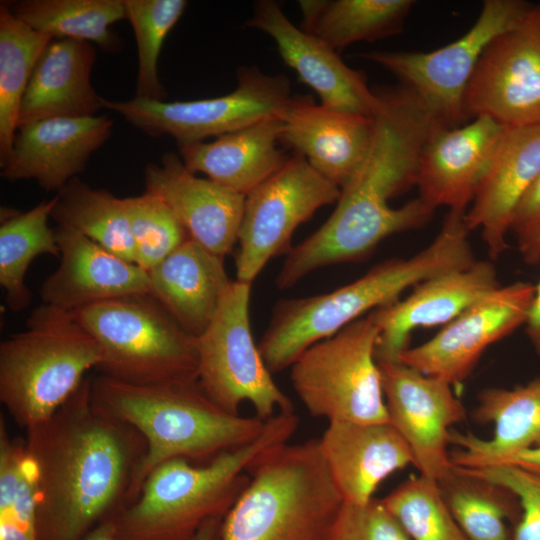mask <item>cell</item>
I'll list each match as a JSON object with an SVG mask.
<instances>
[{
    "label": "cell",
    "mask_w": 540,
    "mask_h": 540,
    "mask_svg": "<svg viewBox=\"0 0 540 540\" xmlns=\"http://www.w3.org/2000/svg\"><path fill=\"white\" fill-rule=\"evenodd\" d=\"M376 92L379 104L367 156L341 187L330 217L287 254L278 288L294 286L315 269L364 259L384 239L431 219L434 209L419 197L400 207L389 201L415 185L423 147L441 127L407 87Z\"/></svg>",
    "instance_id": "cell-1"
},
{
    "label": "cell",
    "mask_w": 540,
    "mask_h": 540,
    "mask_svg": "<svg viewBox=\"0 0 540 540\" xmlns=\"http://www.w3.org/2000/svg\"><path fill=\"white\" fill-rule=\"evenodd\" d=\"M25 431L37 469L39 540H83L126 505L146 442L95 405L91 378Z\"/></svg>",
    "instance_id": "cell-2"
},
{
    "label": "cell",
    "mask_w": 540,
    "mask_h": 540,
    "mask_svg": "<svg viewBox=\"0 0 540 540\" xmlns=\"http://www.w3.org/2000/svg\"><path fill=\"white\" fill-rule=\"evenodd\" d=\"M464 215L448 212L436 237L408 258H392L331 292L283 299L258 348L271 373L290 367L313 344L332 337L367 312L388 306L402 293L434 276L466 268L476 260Z\"/></svg>",
    "instance_id": "cell-3"
},
{
    "label": "cell",
    "mask_w": 540,
    "mask_h": 540,
    "mask_svg": "<svg viewBox=\"0 0 540 540\" xmlns=\"http://www.w3.org/2000/svg\"><path fill=\"white\" fill-rule=\"evenodd\" d=\"M97 407L136 429L146 453L132 480L126 505L138 496L145 479L173 460L207 463L257 438L266 421L231 414L214 403L198 381L131 384L99 375L91 379Z\"/></svg>",
    "instance_id": "cell-4"
},
{
    "label": "cell",
    "mask_w": 540,
    "mask_h": 540,
    "mask_svg": "<svg viewBox=\"0 0 540 540\" xmlns=\"http://www.w3.org/2000/svg\"><path fill=\"white\" fill-rule=\"evenodd\" d=\"M298 426L294 412L266 421L251 442L193 465L173 459L155 468L134 501L109 520L112 540H192L210 519L224 518L250 481V465L288 443Z\"/></svg>",
    "instance_id": "cell-5"
},
{
    "label": "cell",
    "mask_w": 540,
    "mask_h": 540,
    "mask_svg": "<svg viewBox=\"0 0 540 540\" xmlns=\"http://www.w3.org/2000/svg\"><path fill=\"white\" fill-rule=\"evenodd\" d=\"M250 481L222 522L221 540H328L344 500L318 439L281 444L247 470Z\"/></svg>",
    "instance_id": "cell-6"
},
{
    "label": "cell",
    "mask_w": 540,
    "mask_h": 540,
    "mask_svg": "<svg viewBox=\"0 0 540 540\" xmlns=\"http://www.w3.org/2000/svg\"><path fill=\"white\" fill-rule=\"evenodd\" d=\"M101 363L100 346L72 312L43 303L24 331L0 344V401L30 429L48 420Z\"/></svg>",
    "instance_id": "cell-7"
},
{
    "label": "cell",
    "mask_w": 540,
    "mask_h": 540,
    "mask_svg": "<svg viewBox=\"0 0 540 540\" xmlns=\"http://www.w3.org/2000/svg\"><path fill=\"white\" fill-rule=\"evenodd\" d=\"M102 352L101 375L139 385L198 381L196 337L149 294L72 312Z\"/></svg>",
    "instance_id": "cell-8"
},
{
    "label": "cell",
    "mask_w": 540,
    "mask_h": 540,
    "mask_svg": "<svg viewBox=\"0 0 540 540\" xmlns=\"http://www.w3.org/2000/svg\"><path fill=\"white\" fill-rule=\"evenodd\" d=\"M378 335L368 313L294 361L291 383L312 416L329 422H389L375 358Z\"/></svg>",
    "instance_id": "cell-9"
},
{
    "label": "cell",
    "mask_w": 540,
    "mask_h": 540,
    "mask_svg": "<svg viewBox=\"0 0 540 540\" xmlns=\"http://www.w3.org/2000/svg\"><path fill=\"white\" fill-rule=\"evenodd\" d=\"M535 5L523 0H485L472 27L429 52L370 51L362 57L395 75L442 128L466 121L463 98L478 61L499 35L517 27Z\"/></svg>",
    "instance_id": "cell-10"
},
{
    "label": "cell",
    "mask_w": 540,
    "mask_h": 540,
    "mask_svg": "<svg viewBox=\"0 0 540 540\" xmlns=\"http://www.w3.org/2000/svg\"><path fill=\"white\" fill-rule=\"evenodd\" d=\"M251 285L232 281L206 329L196 337L198 382L225 411L238 415L247 401L256 417L267 421L294 412L290 398L274 382L251 334Z\"/></svg>",
    "instance_id": "cell-11"
},
{
    "label": "cell",
    "mask_w": 540,
    "mask_h": 540,
    "mask_svg": "<svg viewBox=\"0 0 540 540\" xmlns=\"http://www.w3.org/2000/svg\"><path fill=\"white\" fill-rule=\"evenodd\" d=\"M290 91L285 75H268L256 67H242L237 72V87L223 96L171 102L138 97L124 101L103 98L102 104L146 134L169 135L183 145L277 117L291 99Z\"/></svg>",
    "instance_id": "cell-12"
},
{
    "label": "cell",
    "mask_w": 540,
    "mask_h": 540,
    "mask_svg": "<svg viewBox=\"0 0 540 540\" xmlns=\"http://www.w3.org/2000/svg\"><path fill=\"white\" fill-rule=\"evenodd\" d=\"M340 188L298 153L245 197L238 233L236 280L252 284L270 259L288 254L296 228L322 206L337 202Z\"/></svg>",
    "instance_id": "cell-13"
},
{
    "label": "cell",
    "mask_w": 540,
    "mask_h": 540,
    "mask_svg": "<svg viewBox=\"0 0 540 540\" xmlns=\"http://www.w3.org/2000/svg\"><path fill=\"white\" fill-rule=\"evenodd\" d=\"M463 111L466 120L485 116L505 127L540 123V5L484 50Z\"/></svg>",
    "instance_id": "cell-14"
},
{
    "label": "cell",
    "mask_w": 540,
    "mask_h": 540,
    "mask_svg": "<svg viewBox=\"0 0 540 540\" xmlns=\"http://www.w3.org/2000/svg\"><path fill=\"white\" fill-rule=\"evenodd\" d=\"M534 294L535 286L529 282L499 286L434 337L405 349L399 359L452 386L461 384L489 346L526 323Z\"/></svg>",
    "instance_id": "cell-15"
},
{
    "label": "cell",
    "mask_w": 540,
    "mask_h": 540,
    "mask_svg": "<svg viewBox=\"0 0 540 540\" xmlns=\"http://www.w3.org/2000/svg\"><path fill=\"white\" fill-rule=\"evenodd\" d=\"M389 422L408 444L419 473L439 480L451 467L452 426L466 410L452 385L401 360L377 361Z\"/></svg>",
    "instance_id": "cell-16"
},
{
    "label": "cell",
    "mask_w": 540,
    "mask_h": 540,
    "mask_svg": "<svg viewBox=\"0 0 540 540\" xmlns=\"http://www.w3.org/2000/svg\"><path fill=\"white\" fill-rule=\"evenodd\" d=\"M247 25L270 36L283 61L312 88L323 106L374 117L379 104L363 72L344 63L337 51L295 26L273 0L255 3Z\"/></svg>",
    "instance_id": "cell-17"
},
{
    "label": "cell",
    "mask_w": 540,
    "mask_h": 540,
    "mask_svg": "<svg viewBox=\"0 0 540 540\" xmlns=\"http://www.w3.org/2000/svg\"><path fill=\"white\" fill-rule=\"evenodd\" d=\"M499 286L493 263L476 260L427 279L406 298L370 312L379 331L376 361L400 360L413 330L448 324Z\"/></svg>",
    "instance_id": "cell-18"
},
{
    "label": "cell",
    "mask_w": 540,
    "mask_h": 540,
    "mask_svg": "<svg viewBox=\"0 0 540 540\" xmlns=\"http://www.w3.org/2000/svg\"><path fill=\"white\" fill-rule=\"evenodd\" d=\"M145 192L160 198L190 239L224 258L238 241L245 197L209 178L197 177L180 156L167 152L149 163Z\"/></svg>",
    "instance_id": "cell-19"
},
{
    "label": "cell",
    "mask_w": 540,
    "mask_h": 540,
    "mask_svg": "<svg viewBox=\"0 0 540 540\" xmlns=\"http://www.w3.org/2000/svg\"><path fill=\"white\" fill-rule=\"evenodd\" d=\"M539 175L540 123L506 127L464 215L469 231H481L491 259L507 249L515 208Z\"/></svg>",
    "instance_id": "cell-20"
},
{
    "label": "cell",
    "mask_w": 540,
    "mask_h": 540,
    "mask_svg": "<svg viewBox=\"0 0 540 540\" xmlns=\"http://www.w3.org/2000/svg\"><path fill=\"white\" fill-rule=\"evenodd\" d=\"M505 126L485 116L463 126L438 128L419 157V198L434 210L466 213Z\"/></svg>",
    "instance_id": "cell-21"
},
{
    "label": "cell",
    "mask_w": 540,
    "mask_h": 540,
    "mask_svg": "<svg viewBox=\"0 0 540 540\" xmlns=\"http://www.w3.org/2000/svg\"><path fill=\"white\" fill-rule=\"evenodd\" d=\"M107 115L49 118L17 129L13 151L1 168L9 181L33 179L46 191L58 192L81 173L110 137Z\"/></svg>",
    "instance_id": "cell-22"
},
{
    "label": "cell",
    "mask_w": 540,
    "mask_h": 540,
    "mask_svg": "<svg viewBox=\"0 0 540 540\" xmlns=\"http://www.w3.org/2000/svg\"><path fill=\"white\" fill-rule=\"evenodd\" d=\"M60 264L43 283L44 304L73 312L96 303L150 292L148 271L109 252L75 229H54Z\"/></svg>",
    "instance_id": "cell-23"
},
{
    "label": "cell",
    "mask_w": 540,
    "mask_h": 540,
    "mask_svg": "<svg viewBox=\"0 0 540 540\" xmlns=\"http://www.w3.org/2000/svg\"><path fill=\"white\" fill-rule=\"evenodd\" d=\"M277 117L281 142L340 189L365 160L374 133V117L316 104L311 96L291 97Z\"/></svg>",
    "instance_id": "cell-24"
},
{
    "label": "cell",
    "mask_w": 540,
    "mask_h": 540,
    "mask_svg": "<svg viewBox=\"0 0 540 540\" xmlns=\"http://www.w3.org/2000/svg\"><path fill=\"white\" fill-rule=\"evenodd\" d=\"M319 446L344 502L364 504L379 484L413 464L412 452L390 422H329Z\"/></svg>",
    "instance_id": "cell-25"
},
{
    "label": "cell",
    "mask_w": 540,
    "mask_h": 540,
    "mask_svg": "<svg viewBox=\"0 0 540 540\" xmlns=\"http://www.w3.org/2000/svg\"><path fill=\"white\" fill-rule=\"evenodd\" d=\"M474 418L492 424L493 435L480 438L451 430L449 444L453 465L477 469L505 464L516 454L540 441V378L513 389L487 388L478 396Z\"/></svg>",
    "instance_id": "cell-26"
},
{
    "label": "cell",
    "mask_w": 540,
    "mask_h": 540,
    "mask_svg": "<svg viewBox=\"0 0 540 540\" xmlns=\"http://www.w3.org/2000/svg\"><path fill=\"white\" fill-rule=\"evenodd\" d=\"M92 43L52 39L40 55L23 96L17 129L49 118L94 116L103 108L91 83Z\"/></svg>",
    "instance_id": "cell-27"
},
{
    "label": "cell",
    "mask_w": 540,
    "mask_h": 540,
    "mask_svg": "<svg viewBox=\"0 0 540 540\" xmlns=\"http://www.w3.org/2000/svg\"><path fill=\"white\" fill-rule=\"evenodd\" d=\"M148 274L149 295L195 337L209 325L232 283L223 257L190 238Z\"/></svg>",
    "instance_id": "cell-28"
},
{
    "label": "cell",
    "mask_w": 540,
    "mask_h": 540,
    "mask_svg": "<svg viewBox=\"0 0 540 540\" xmlns=\"http://www.w3.org/2000/svg\"><path fill=\"white\" fill-rule=\"evenodd\" d=\"M280 132L278 117L267 118L211 142L178 145L180 157L192 173L246 196L289 159L278 147Z\"/></svg>",
    "instance_id": "cell-29"
},
{
    "label": "cell",
    "mask_w": 540,
    "mask_h": 540,
    "mask_svg": "<svg viewBox=\"0 0 540 540\" xmlns=\"http://www.w3.org/2000/svg\"><path fill=\"white\" fill-rule=\"evenodd\" d=\"M303 30L335 51L400 34L412 0H301Z\"/></svg>",
    "instance_id": "cell-30"
},
{
    "label": "cell",
    "mask_w": 540,
    "mask_h": 540,
    "mask_svg": "<svg viewBox=\"0 0 540 540\" xmlns=\"http://www.w3.org/2000/svg\"><path fill=\"white\" fill-rule=\"evenodd\" d=\"M453 518L467 540H511L521 508L506 487L452 464L437 480Z\"/></svg>",
    "instance_id": "cell-31"
},
{
    "label": "cell",
    "mask_w": 540,
    "mask_h": 540,
    "mask_svg": "<svg viewBox=\"0 0 540 540\" xmlns=\"http://www.w3.org/2000/svg\"><path fill=\"white\" fill-rule=\"evenodd\" d=\"M9 7L25 24L52 39L96 43L107 52L121 45L111 25L127 20L125 0H25Z\"/></svg>",
    "instance_id": "cell-32"
},
{
    "label": "cell",
    "mask_w": 540,
    "mask_h": 540,
    "mask_svg": "<svg viewBox=\"0 0 540 540\" xmlns=\"http://www.w3.org/2000/svg\"><path fill=\"white\" fill-rule=\"evenodd\" d=\"M52 38L0 5V167L9 160L23 96L37 61Z\"/></svg>",
    "instance_id": "cell-33"
},
{
    "label": "cell",
    "mask_w": 540,
    "mask_h": 540,
    "mask_svg": "<svg viewBox=\"0 0 540 540\" xmlns=\"http://www.w3.org/2000/svg\"><path fill=\"white\" fill-rule=\"evenodd\" d=\"M56 196L42 201L26 212H6L0 226V284L5 290L9 308L18 312L31 302L25 285L27 269L41 254L59 256L55 230L48 225Z\"/></svg>",
    "instance_id": "cell-34"
},
{
    "label": "cell",
    "mask_w": 540,
    "mask_h": 540,
    "mask_svg": "<svg viewBox=\"0 0 540 540\" xmlns=\"http://www.w3.org/2000/svg\"><path fill=\"white\" fill-rule=\"evenodd\" d=\"M51 218L57 225L71 227L109 252L135 263L123 198L73 178L56 195Z\"/></svg>",
    "instance_id": "cell-35"
},
{
    "label": "cell",
    "mask_w": 540,
    "mask_h": 540,
    "mask_svg": "<svg viewBox=\"0 0 540 540\" xmlns=\"http://www.w3.org/2000/svg\"><path fill=\"white\" fill-rule=\"evenodd\" d=\"M37 469L25 440L0 417V540H39Z\"/></svg>",
    "instance_id": "cell-36"
},
{
    "label": "cell",
    "mask_w": 540,
    "mask_h": 540,
    "mask_svg": "<svg viewBox=\"0 0 540 540\" xmlns=\"http://www.w3.org/2000/svg\"><path fill=\"white\" fill-rule=\"evenodd\" d=\"M381 500L411 540H467L436 480L411 476Z\"/></svg>",
    "instance_id": "cell-37"
},
{
    "label": "cell",
    "mask_w": 540,
    "mask_h": 540,
    "mask_svg": "<svg viewBox=\"0 0 540 540\" xmlns=\"http://www.w3.org/2000/svg\"><path fill=\"white\" fill-rule=\"evenodd\" d=\"M127 20L137 43L138 74L136 96L165 100L166 92L158 77V59L163 43L181 18L185 0H125Z\"/></svg>",
    "instance_id": "cell-38"
},
{
    "label": "cell",
    "mask_w": 540,
    "mask_h": 540,
    "mask_svg": "<svg viewBox=\"0 0 540 540\" xmlns=\"http://www.w3.org/2000/svg\"><path fill=\"white\" fill-rule=\"evenodd\" d=\"M134 243L135 264L146 271L159 264L188 238L170 208L157 196L123 198Z\"/></svg>",
    "instance_id": "cell-39"
},
{
    "label": "cell",
    "mask_w": 540,
    "mask_h": 540,
    "mask_svg": "<svg viewBox=\"0 0 540 540\" xmlns=\"http://www.w3.org/2000/svg\"><path fill=\"white\" fill-rule=\"evenodd\" d=\"M467 470L506 487L518 498L521 513L511 540H540V474L513 464Z\"/></svg>",
    "instance_id": "cell-40"
},
{
    "label": "cell",
    "mask_w": 540,
    "mask_h": 540,
    "mask_svg": "<svg viewBox=\"0 0 540 540\" xmlns=\"http://www.w3.org/2000/svg\"><path fill=\"white\" fill-rule=\"evenodd\" d=\"M328 540H411L382 500L344 502Z\"/></svg>",
    "instance_id": "cell-41"
},
{
    "label": "cell",
    "mask_w": 540,
    "mask_h": 540,
    "mask_svg": "<svg viewBox=\"0 0 540 540\" xmlns=\"http://www.w3.org/2000/svg\"><path fill=\"white\" fill-rule=\"evenodd\" d=\"M526 264L540 263V175L517 204L510 225Z\"/></svg>",
    "instance_id": "cell-42"
},
{
    "label": "cell",
    "mask_w": 540,
    "mask_h": 540,
    "mask_svg": "<svg viewBox=\"0 0 540 540\" xmlns=\"http://www.w3.org/2000/svg\"><path fill=\"white\" fill-rule=\"evenodd\" d=\"M224 518H214L205 522L192 540H221ZM83 540H112L110 521L95 527Z\"/></svg>",
    "instance_id": "cell-43"
},
{
    "label": "cell",
    "mask_w": 540,
    "mask_h": 540,
    "mask_svg": "<svg viewBox=\"0 0 540 540\" xmlns=\"http://www.w3.org/2000/svg\"><path fill=\"white\" fill-rule=\"evenodd\" d=\"M525 325L530 343L540 355V282L535 286L534 298Z\"/></svg>",
    "instance_id": "cell-44"
},
{
    "label": "cell",
    "mask_w": 540,
    "mask_h": 540,
    "mask_svg": "<svg viewBox=\"0 0 540 540\" xmlns=\"http://www.w3.org/2000/svg\"><path fill=\"white\" fill-rule=\"evenodd\" d=\"M505 464L517 465L540 474V445H535L516 454Z\"/></svg>",
    "instance_id": "cell-45"
}]
</instances>
